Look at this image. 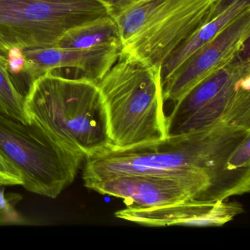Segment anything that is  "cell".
Wrapping results in <instances>:
<instances>
[{
  "label": "cell",
  "instance_id": "obj_1",
  "mask_svg": "<svg viewBox=\"0 0 250 250\" xmlns=\"http://www.w3.org/2000/svg\"><path fill=\"white\" fill-rule=\"evenodd\" d=\"M250 128L216 125L128 149L105 146L86 155L84 183L138 174L175 178L192 184L210 200H228L250 190V154L240 146Z\"/></svg>",
  "mask_w": 250,
  "mask_h": 250
},
{
  "label": "cell",
  "instance_id": "obj_2",
  "mask_svg": "<svg viewBox=\"0 0 250 250\" xmlns=\"http://www.w3.org/2000/svg\"><path fill=\"white\" fill-rule=\"evenodd\" d=\"M97 84L104 105L109 147L132 148L168 137L162 67L120 55Z\"/></svg>",
  "mask_w": 250,
  "mask_h": 250
},
{
  "label": "cell",
  "instance_id": "obj_3",
  "mask_svg": "<svg viewBox=\"0 0 250 250\" xmlns=\"http://www.w3.org/2000/svg\"><path fill=\"white\" fill-rule=\"evenodd\" d=\"M24 104L29 124L71 151L86 156L109 145L97 83L47 73L32 83Z\"/></svg>",
  "mask_w": 250,
  "mask_h": 250
},
{
  "label": "cell",
  "instance_id": "obj_4",
  "mask_svg": "<svg viewBox=\"0 0 250 250\" xmlns=\"http://www.w3.org/2000/svg\"><path fill=\"white\" fill-rule=\"evenodd\" d=\"M214 0H140L112 16L122 56L162 67L200 26Z\"/></svg>",
  "mask_w": 250,
  "mask_h": 250
},
{
  "label": "cell",
  "instance_id": "obj_5",
  "mask_svg": "<svg viewBox=\"0 0 250 250\" xmlns=\"http://www.w3.org/2000/svg\"><path fill=\"white\" fill-rule=\"evenodd\" d=\"M174 104L168 136L223 124L250 128V46Z\"/></svg>",
  "mask_w": 250,
  "mask_h": 250
},
{
  "label": "cell",
  "instance_id": "obj_6",
  "mask_svg": "<svg viewBox=\"0 0 250 250\" xmlns=\"http://www.w3.org/2000/svg\"><path fill=\"white\" fill-rule=\"evenodd\" d=\"M0 153L20 171L27 191L52 199L74 182L85 157L65 148L34 124L1 113Z\"/></svg>",
  "mask_w": 250,
  "mask_h": 250
},
{
  "label": "cell",
  "instance_id": "obj_7",
  "mask_svg": "<svg viewBox=\"0 0 250 250\" xmlns=\"http://www.w3.org/2000/svg\"><path fill=\"white\" fill-rule=\"evenodd\" d=\"M108 17L98 0H0V54L55 47L69 30Z\"/></svg>",
  "mask_w": 250,
  "mask_h": 250
},
{
  "label": "cell",
  "instance_id": "obj_8",
  "mask_svg": "<svg viewBox=\"0 0 250 250\" xmlns=\"http://www.w3.org/2000/svg\"><path fill=\"white\" fill-rule=\"evenodd\" d=\"M250 9L196 51L162 83L165 102L175 103L197 84L232 62L250 46Z\"/></svg>",
  "mask_w": 250,
  "mask_h": 250
},
{
  "label": "cell",
  "instance_id": "obj_9",
  "mask_svg": "<svg viewBox=\"0 0 250 250\" xmlns=\"http://www.w3.org/2000/svg\"><path fill=\"white\" fill-rule=\"evenodd\" d=\"M121 47L97 46L90 49L58 47L22 49L29 84L45 74L98 83L117 62Z\"/></svg>",
  "mask_w": 250,
  "mask_h": 250
},
{
  "label": "cell",
  "instance_id": "obj_10",
  "mask_svg": "<svg viewBox=\"0 0 250 250\" xmlns=\"http://www.w3.org/2000/svg\"><path fill=\"white\" fill-rule=\"evenodd\" d=\"M84 184L99 194L122 199L129 207H155L188 200L213 201L192 184L167 177L127 174Z\"/></svg>",
  "mask_w": 250,
  "mask_h": 250
},
{
  "label": "cell",
  "instance_id": "obj_11",
  "mask_svg": "<svg viewBox=\"0 0 250 250\" xmlns=\"http://www.w3.org/2000/svg\"><path fill=\"white\" fill-rule=\"evenodd\" d=\"M245 211L238 202L188 200L155 207H129L115 217L147 227H220Z\"/></svg>",
  "mask_w": 250,
  "mask_h": 250
},
{
  "label": "cell",
  "instance_id": "obj_12",
  "mask_svg": "<svg viewBox=\"0 0 250 250\" xmlns=\"http://www.w3.org/2000/svg\"><path fill=\"white\" fill-rule=\"evenodd\" d=\"M248 9H250V0H239L232 8L219 17L200 26L164 62L162 66V83L169 79L187 58L216 37Z\"/></svg>",
  "mask_w": 250,
  "mask_h": 250
},
{
  "label": "cell",
  "instance_id": "obj_13",
  "mask_svg": "<svg viewBox=\"0 0 250 250\" xmlns=\"http://www.w3.org/2000/svg\"><path fill=\"white\" fill-rule=\"evenodd\" d=\"M97 46L121 48L118 27L111 17L69 30L58 41L55 47L84 49Z\"/></svg>",
  "mask_w": 250,
  "mask_h": 250
},
{
  "label": "cell",
  "instance_id": "obj_14",
  "mask_svg": "<svg viewBox=\"0 0 250 250\" xmlns=\"http://www.w3.org/2000/svg\"><path fill=\"white\" fill-rule=\"evenodd\" d=\"M24 104L25 96L13 81L6 58L0 54V113L23 124H29Z\"/></svg>",
  "mask_w": 250,
  "mask_h": 250
},
{
  "label": "cell",
  "instance_id": "obj_15",
  "mask_svg": "<svg viewBox=\"0 0 250 250\" xmlns=\"http://www.w3.org/2000/svg\"><path fill=\"white\" fill-rule=\"evenodd\" d=\"M21 199L18 194H5L3 186H0V225L24 222L16 210V204Z\"/></svg>",
  "mask_w": 250,
  "mask_h": 250
},
{
  "label": "cell",
  "instance_id": "obj_16",
  "mask_svg": "<svg viewBox=\"0 0 250 250\" xmlns=\"http://www.w3.org/2000/svg\"><path fill=\"white\" fill-rule=\"evenodd\" d=\"M20 171L0 153V186H22Z\"/></svg>",
  "mask_w": 250,
  "mask_h": 250
},
{
  "label": "cell",
  "instance_id": "obj_17",
  "mask_svg": "<svg viewBox=\"0 0 250 250\" xmlns=\"http://www.w3.org/2000/svg\"><path fill=\"white\" fill-rule=\"evenodd\" d=\"M239 0H214L207 16L204 23L208 22L210 20L220 16L221 14L225 13V11L232 8L235 3L238 2Z\"/></svg>",
  "mask_w": 250,
  "mask_h": 250
},
{
  "label": "cell",
  "instance_id": "obj_18",
  "mask_svg": "<svg viewBox=\"0 0 250 250\" xmlns=\"http://www.w3.org/2000/svg\"><path fill=\"white\" fill-rule=\"evenodd\" d=\"M103 4L109 11L110 17L119 11L125 9L127 7L133 5L140 0H98Z\"/></svg>",
  "mask_w": 250,
  "mask_h": 250
}]
</instances>
